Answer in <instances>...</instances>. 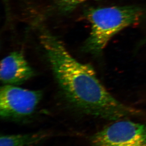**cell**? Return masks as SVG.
Segmentation results:
<instances>
[{
    "label": "cell",
    "instance_id": "cell-7",
    "mask_svg": "<svg viewBox=\"0 0 146 146\" xmlns=\"http://www.w3.org/2000/svg\"><path fill=\"white\" fill-rule=\"evenodd\" d=\"M88 0H56L57 5L62 12L70 13L78 6Z\"/></svg>",
    "mask_w": 146,
    "mask_h": 146
},
{
    "label": "cell",
    "instance_id": "cell-6",
    "mask_svg": "<svg viewBox=\"0 0 146 146\" xmlns=\"http://www.w3.org/2000/svg\"><path fill=\"white\" fill-rule=\"evenodd\" d=\"M48 136L46 132L4 135L1 136L0 146H34Z\"/></svg>",
    "mask_w": 146,
    "mask_h": 146
},
{
    "label": "cell",
    "instance_id": "cell-2",
    "mask_svg": "<svg viewBox=\"0 0 146 146\" xmlns=\"http://www.w3.org/2000/svg\"><path fill=\"white\" fill-rule=\"evenodd\" d=\"M142 15V10L134 6L90 9L86 16L91 23V31L84 43L83 50L91 54H100L113 36L136 23Z\"/></svg>",
    "mask_w": 146,
    "mask_h": 146
},
{
    "label": "cell",
    "instance_id": "cell-5",
    "mask_svg": "<svg viewBox=\"0 0 146 146\" xmlns=\"http://www.w3.org/2000/svg\"><path fill=\"white\" fill-rule=\"evenodd\" d=\"M34 75V70L20 52H12L1 60L0 77L4 84H22Z\"/></svg>",
    "mask_w": 146,
    "mask_h": 146
},
{
    "label": "cell",
    "instance_id": "cell-8",
    "mask_svg": "<svg viewBox=\"0 0 146 146\" xmlns=\"http://www.w3.org/2000/svg\"><path fill=\"white\" fill-rule=\"evenodd\" d=\"M146 37L144 39H143L140 42H139V46H142L143 45H144V44H146Z\"/></svg>",
    "mask_w": 146,
    "mask_h": 146
},
{
    "label": "cell",
    "instance_id": "cell-3",
    "mask_svg": "<svg viewBox=\"0 0 146 146\" xmlns=\"http://www.w3.org/2000/svg\"><path fill=\"white\" fill-rule=\"evenodd\" d=\"M43 96L42 92L4 84L0 91V116L3 120L19 121L31 117Z\"/></svg>",
    "mask_w": 146,
    "mask_h": 146
},
{
    "label": "cell",
    "instance_id": "cell-1",
    "mask_svg": "<svg viewBox=\"0 0 146 146\" xmlns=\"http://www.w3.org/2000/svg\"><path fill=\"white\" fill-rule=\"evenodd\" d=\"M40 40L58 85L74 108L86 115L114 121L141 115L140 111L114 98L101 83L91 66L74 58L48 30L42 28Z\"/></svg>",
    "mask_w": 146,
    "mask_h": 146
},
{
    "label": "cell",
    "instance_id": "cell-4",
    "mask_svg": "<svg viewBox=\"0 0 146 146\" xmlns=\"http://www.w3.org/2000/svg\"><path fill=\"white\" fill-rule=\"evenodd\" d=\"M93 146H146V124L121 120L91 138Z\"/></svg>",
    "mask_w": 146,
    "mask_h": 146
}]
</instances>
